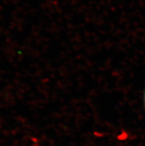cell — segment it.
<instances>
[{"label":"cell","mask_w":145,"mask_h":146,"mask_svg":"<svg viewBox=\"0 0 145 146\" xmlns=\"http://www.w3.org/2000/svg\"><path fill=\"white\" fill-rule=\"evenodd\" d=\"M144 104H145V94H144Z\"/></svg>","instance_id":"cell-1"}]
</instances>
